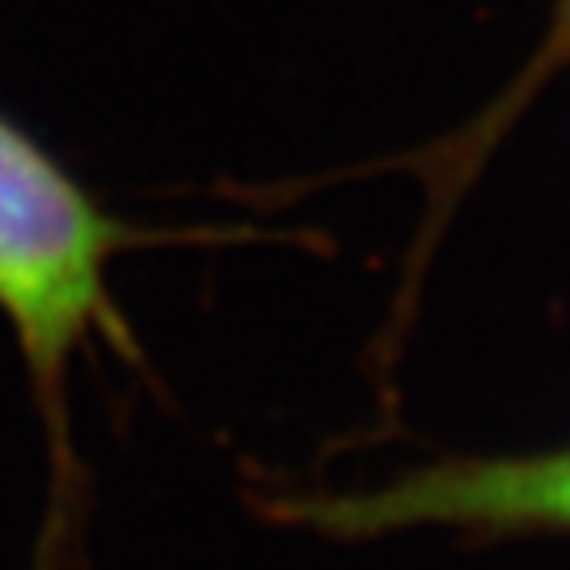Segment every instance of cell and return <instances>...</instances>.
Masks as SVG:
<instances>
[{"label": "cell", "instance_id": "cell-1", "mask_svg": "<svg viewBox=\"0 0 570 570\" xmlns=\"http://www.w3.org/2000/svg\"><path fill=\"white\" fill-rule=\"evenodd\" d=\"M135 230L107 214L45 142L0 111V317L9 321L45 420L56 480L71 483L68 368L91 345H124L111 262Z\"/></svg>", "mask_w": 570, "mask_h": 570}, {"label": "cell", "instance_id": "cell-2", "mask_svg": "<svg viewBox=\"0 0 570 570\" xmlns=\"http://www.w3.org/2000/svg\"><path fill=\"white\" fill-rule=\"evenodd\" d=\"M277 519L337 539L463 527L519 534L570 531V448L534 455H468L420 468L368 491H330L277 503Z\"/></svg>", "mask_w": 570, "mask_h": 570}, {"label": "cell", "instance_id": "cell-3", "mask_svg": "<svg viewBox=\"0 0 570 570\" xmlns=\"http://www.w3.org/2000/svg\"><path fill=\"white\" fill-rule=\"evenodd\" d=\"M567 68H570V0H554L551 20H547V28H543V40H539L531 60L519 68L515 80L499 91V99H491V107L472 127H463L452 142H444V147L432 155V167L440 170V178H436L440 195H444V190L455 195V190L475 175L483 155L511 131V124H515L527 107L543 96L547 83H551L554 76H562Z\"/></svg>", "mask_w": 570, "mask_h": 570}]
</instances>
